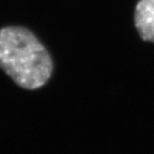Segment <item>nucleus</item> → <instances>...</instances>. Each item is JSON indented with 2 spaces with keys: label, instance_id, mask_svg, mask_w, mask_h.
<instances>
[{
  "label": "nucleus",
  "instance_id": "f257e3e1",
  "mask_svg": "<svg viewBox=\"0 0 154 154\" xmlns=\"http://www.w3.org/2000/svg\"><path fill=\"white\" fill-rule=\"evenodd\" d=\"M0 69L20 88L36 90L53 74V60L42 42L22 26L0 28Z\"/></svg>",
  "mask_w": 154,
  "mask_h": 154
},
{
  "label": "nucleus",
  "instance_id": "f03ea898",
  "mask_svg": "<svg viewBox=\"0 0 154 154\" xmlns=\"http://www.w3.org/2000/svg\"><path fill=\"white\" fill-rule=\"evenodd\" d=\"M135 27L143 41L154 43V0H139L135 8Z\"/></svg>",
  "mask_w": 154,
  "mask_h": 154
}]
</instances>
